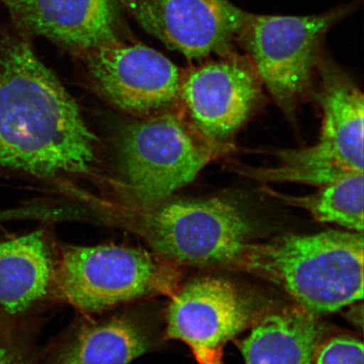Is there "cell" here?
Returning a JSON list of instances; mask_svg holds the SVG:
<instances>
[{"label": "cell", "instance_id": "8fae6325", "mask_svg": "<svg viewBox=\"0 0 364 364\" xmlns=\"http://www.w3.org/2000/svg\"><path fill=\"white\" fill-rule=\"evenodd\" d=\"M318 102L323 122L317 143L299 149H277L273 156L281 165L346 172H363V94L351 77L323 54Z\"/></svg>", "mask_w": 364, "mask_h": 364}, {"label": "cell", "instance_id": "2e32d148", "mask_svg": "<svg viewBox=\"0 0 364 364\" xmlns=\"http://www.w3.org/2000/svg\"><path fill=\"white\" fill-rule=\"evenodd\" d=\"M262 189L284 203L304 209L318 222L363 233V172L351 173L307 196L287 195L266 186Z\"/></svg>", "mask_w": 364, "mask_h": 364}, {"label": "cell", "instance_id": "7c38bea8", "mask_svg": "<svg viewBox=\"0 0 364 364\" xmlns=\"http://www.w3.org/2000/svg\"><path fill=\"white\" fill-rule=\"evenodd\" d=\"M21 35L82 52L119 43L117 0H3Z\"/></svg>", "mask_w": 364, "mask_h": 364}, {"label": "cell", "instance_id": "5b68a950", "mask_svg": "<svg viewBox=\"0 0 364 364\" xmlns=\"http://www.w3.org/2000/svg\"><path fill=\"white\" fill-rule=\"evenodd\" d=\"M358 3L304 16L250 14L237 43L262 85L290 119L311 90L327 34L356 11Z\"/></svg>", "mask_w": 364, "mask_h": 364}, {"label": "cell", "instance_id": "5bb4252c", "mask_svg": "<svg viewBox=\"0 0 364 364\" xmlns=\"http://www.w3.org/2000/svg\"><path fill=\"white\" fill-rule=\"evenodd\" d=\"M321 330L313 315L289 309L271 314L241 344L245 364H314Z\"/></svg>", "mask_w": 364, "mask_h": 364}, {"label": "cell", "instance_id": "7a4b0ae2", "mask_svg": "<svg viewBox=\"0 0 364 364\" xmlns=\"http://www.w3.org/2000/svg\"><path fill=\"white\" fill-rule=\"evenodd\" d=\"M235 266L279 287L311 315L338 311L363 297V236L357 232L249 244Z\"/></svg>", "mask_w": 364, "mask_h": 364}, {"label": "cell", "instance_id": "e0dca14e", "mask_svg": "<svg viewBox=\"0 0 364 364\" xmlns=\"http://www.w3.org/2000/svg\"><path fill=\"white\" fill-rule=\"evenodd\" d=\"M363 344L350 336H338L318 346L314 364H363Z\"/></svg>", "mask_w": 364, "mask_h": 364}, {"label": "cell", "instance_id": "9a60e30c", "mask_svg": "<svg viewBox=\"0 0 364 364\" xmlns=\"http://www.w3.org/2000/svg\"><path fill=\"white\" fill-rule=\"evenodd\" d=\"M153 344L148 327L134 316H114L82 326L50 364H129Z\"/></svg>", "mask_w": 364, "mask_h": 364}, {"label": "cell", "instance_id": "277c9868", "mask_svg": "<svg viewBox=\"0 0 364 364\" xmlns=\"http://www.w3.org/2000/svg\"><path fill=\"white\" fill-rule=\"evenodd\" d=\"M178 265L156 253L119 247H68L54 264L51 289L62 301L98 313L179 288Z\"/></svg>", "mask_w": 364, "mask_h": 364}, {"label": "cell", "instance_id": "8992f818", "mask_svg": "<svg viewBox=\"0 0 364 364\" xmlns=\"http://www.w3.org/2000/svg\"><path fill=\"white\" fill-rule=\"evenodd\" d=\"M143 232L159 256L188 266L236 265L249 243L252 222L227 197L178 199L150 209Z\"/></svg>", "mask_w": 364, "mask_h": 364}, {"label": "cell", "instance_id": "4fadbf2b", "mask_svg": "<svg viewBox=\"0 0 364 364\" xmlns=\"http://www.w3.org/2000/svg\"><path fill=\"white\" fill-rule=\"evenodd\" d=\"M53 269L42 231L0 241V318L11 321L43 299Z\"/></svg>", "mask_w": 364, "mask_h": 364}, {"label": "cell", "instance_id": "9c48e42d", "mask_svg": "<svg viewBox=\"0 0 364 364\" xmlns=\"http://www.w3.org/2000/svg\"><path fill=\"white\" fill-rule=\"evenodd\" d=\"M147 33L193 60L233 51L249 12L230 0H119Z\"/></svg>", "mask_w": 364, "mask_h": 364}, {"label": "cell", "instance_id": "ba28073f", "mask_svg": "<svg viewBox=\"0 0 364 364\" xmlns=\"http://www.w3.org/2000/svg\"><path fill=\"white\" fill-rule=\"evenodd\" d=\"M262 88L250 59L232 51L184 70L180 103L205 138L229 143L262 101Z\"/></svg>", "mask_w": 364, "mask_h": 364}, {"label": "cell", "instance_id": "30bf717a", "mask_svg": "<svg viewBox=\"0 0 364 364\" xmlns=\"http://www.w3.org/2000/svg\"><path fill=\"white\" fill-rule=\"evenodd\" d=\"M171 297L167 338L188 346L198 364H225L226 344L252 318L247 299L231 282L212 276L188 282Z\"/></svg>", "mask_w": 364, "mask_h": 364}, {"label": "cell", "instance_id": "6da1fadb", "mask_svg": "<svg viewBox=\"0 0 364 364\" xmlns=\"http://www.w3.org/2000/svg\"><path fill=\"white\" fill-rule=\"evenodd\" d=\"M95 142L75 100L26 38L0 34V172L84 174Z\"/></svg>", "mask_w": 364, "mask_h": 364}, {"label": "cell", "instance_id": "ac0fdd59", "mask_svg": "<svg viewBox=\"0 0 364 364\" xmlns=\"http://www.w3.org/2000/svg\"><path fill=\"white\" fill-rule=\"evenodd\" d=\"M0 364H31L27 350L11 331V321L0 318Z\"/></svg>", "mask_w": 364, "mask_h": 364}, {"label": "cell", "instance_id": "52a82bcc", "mask_svg": "<svg viewBox=\"0 0 364 364\" xmlns=\"http://www.w3.org/2000/svg\"><path fill=\"white\" fill-rule=\"evenodd\" d=\"M80 53L95 89L121 111L142 118L180 104L184 70L156 50L117 43Z\"/></svg>", "mask_w": 364, "mask_h": 364}, {"label": "cell", "instance_id": "3957f363", "mask_svg": "<svg viewBox=\"0 0 364 364\" xmlns=\"http://www.w3.org/2000/svg\"><path fill=\"white\" fill-rule=\"evenodd\" d=\"M234 149L230 143L205 138L171 110L136 118L127 125L120 136L118 159L132 197L150 210Z\"/></svg>", "mask_w": 364, "mask_h": 364}]
</instances>
